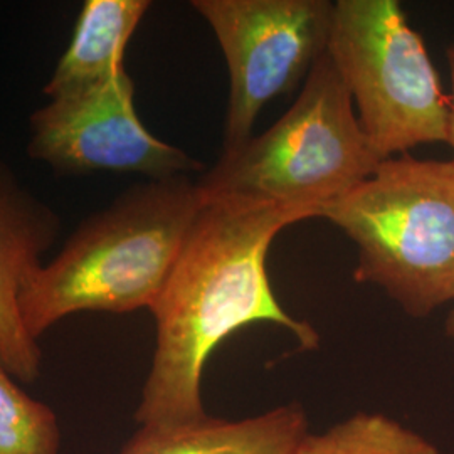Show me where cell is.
I'll use <instances>...</instances> for the list:
<instances>
[{"mask_svg": "<svg viewBox=\"0 0 454 454\" xmlns=\"http://www.w3.org/2000/svg\"><path fill=\"white\" fill-rule=\"evenodd\" d=\"M305 219L273 204L204 200L179 260L150 309L157 322V347L137 422L204 419V367L229 335L247 325H279L301 348L318 347L315 328L281 309L266 273V254L276 234Z\"/></svg>", "mask_w": 454, "mask_h": 454, "instance_id": "cell-1", "label": "cell"}, {"mask_svg": "<svg viewBox=\"0 0 454 454\" xmlns=\"http://www.w3.org/2000/svg\"><path fill=\"white\" fill-rule=\"evenodd\" d=\"M204 206L187 176L133 185L84 219L51 262L22 286L19 309L39 340L78 311L152 309Z\"/></svg>", "mask_w": 454, "mask_h": 454, "instance_id": "cell-2", "label": "cell"}, {"mask_svg": "<svg viewBox=\"0 0 454 454\" xmlns=\"http://www.w3.org/2000/svg\"><path fill=\"white\" fill-rule=\"evenodd\" d=\"M380 162L326 52L292 108L260 137L223 153L197 185L204 200L273 204L309 219L369 179Z\"/></svg>", "mask_w": 454, "mask_h": 454, "instance_id": "cell-3", "label": "cell"}, {"mask_svg": "<svg viewBox=\"0 0 454 454\" xmlns=\"http://www.w3.org/2000/svg\"><path fill=\"white\" fill-rule=\"evenodd\" d=\"M318 217L357 244L354 279L382 286L411 317L454 303V160L386 159Z\"/></svg>", "mask_w": 454, "mask_h": 454, "instance_id": "cell-4", "label": "cell"}, {"mask_svg": "<svg viewBox=\"0 0 454 454\" xmlns=\"http://www.w3.org/2000/svg\"><path fill=\"white\" fill-rule=\"evenodd\" d=\"M328 56L380 160L424 144H448L450 99L399 2L333 4Z\"/></svg>", "mask_w": 454, "mask_h": 454, "instance_id": "cell-5", "label": "cell"}, {"mask_svg": "<svg viewBox=\"0 0 454 454\" xmlns=\"http://www.w3.org/2000/svg\"><path fill=\"white\" fill-rule=\"evenodd\" d=\"M215 34L229 69L224 148L251 138L262 106L290 93L328 52V0H194Z\"/></svg>", "mask_w": 454, "mask_h": 454, "instance_id": "cell-6", "label": "cell"}, {"mask_svg": "<svg viewBox=\"0 0 454 454\" xmlns=\"http://www.w3.org/2000/svg\"><path fill=\"white\" fill-rule=\"evenodd\" d=\"M31 114L27 152L61 176L99 172L170 179L202 165L146 130L135 110L127 69L82 91L49 98Z\"/></svg>", "mask_w": 454, "mask_h": 454, "instance_id": "cell-7", "label": "cell"}, {"mask_svg": "<svg viewBox=\"0 0 454 454\" xmlns=\"http://www.w3.org/2000/svg\"><path fill=\"white\" fill-rule=\"evenodd\" d=\"M61 232V219L0 159V360L17 380L33 384L43 352L26 330L19 296Z\"/></svg>", "mask_w": 454, "mask_h": 454, "instance_id": "cell-8", "label": "cell"}, {"mask_svg": "<svg viewBox=\"0 0 454 454\" xmlns=\"http://www.w3.org/2000/svg\"><path fill=\"white\" fill-rule=\"evenodd\" d=\"M307 434V416L292 404L243 421L146 424L120 454H293Z\"/></svg>", "mask_w": 454, "mask_h": 454, "instance_id": "cell-9", "label": "cell"}, {"mask_svg": "<svg viewBox=\"0 0 454 454\" xmlns=\"http://www.w3.org/2000/svg\"><path fill=\"white\" fill-rule=\"evenodd\" d=\"M150 9L146 0H88L44 95L63 97L125 71V49Z\"/></svg>", "mask_w": 454, "mask_h": 454, "instance_id": "cell-10", "label": "cell"}, {"mask_svg": "<svg viewBox=\"0 0 454 454\" xmlns=\"http://www.w3.org/2000/svg\"><path fill=\"white\" fill-rule=\"evenodd\" d=\"M293 454H439L438 448L384 414L360 412L330 427L307 434Z\"/></svg>", "mask_w": 454, "mask_h": 454, "instance_id": "cell-11", "label": "cell"}, {"mask_svg": "<svg viewBox=\"0 0 454 454\" xmlns=\"http://www.w3.org/2000/svg\"><path fill=\"white\" fill-rule=\"evenodd\" d=\"M56 412L20 389L0 360V454H59Z\"/></svg>", "mask_w": 454, "mask_h": 454, "instance_id": "cell-12", "label": "cell"}, {"mask_svg": "<svg viewBox=\"0 0 454 454\" xmlns=\"http://www.w3.org/2000/svg\"><path fill=\"white\" fill-rule=\"evenodd\" d=\"M446 58L450 65V73H451V86H453V95L450 98V127H448V144L453 148L454 152V44L446 49ZM454 160V159H453Z\"/></svg>", "mask_w": 454, "mask_h": 454, "instance_id": "cell-13", "label": "cell"}, {"mask_svg": "<svg viewBox=\"0 0 454 454\" xmlns=\"http://www.w3.org/2000/svg\"><path fill=\"white\" fill-rule=\"evenodd\" d=\"M446 335L451 339V341L454 343V307L451 311H450V317H448V320H446Z\"/></svg>", "mask_w": 454, "mask_h": 454, "instance_id": "cell-14", "label": "cell"}]
</instances>
